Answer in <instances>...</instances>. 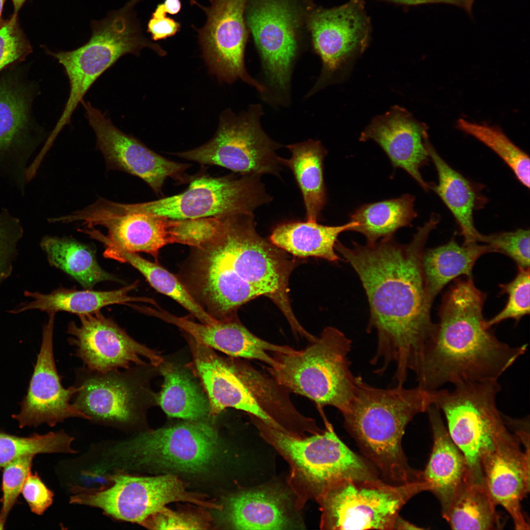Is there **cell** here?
<instances>
[{"instance_id":"obj_1","label":"cell","mask_w":530,"mask_h":530,"mask_svg":"<svg viewBox=\"0 0 530 530\" xmlns=\"http://www.w3.org/2000/svg\"><path fill=\"white\" fill-rule=\"evenodd\" d=\"M440 221L432 213L417 229L412 240L400 243L394 236L371 244L355 241L348 247L337 241L335 248L355 270L366 293L370 309L368 331L375 330L377 348L371 362L376 373L395 365L394 381L403 384L417 368L437 330L432 322L424 276L422 258L430 232Z\"/></svg>"},{"instance_id":"obj_2","label":"cell","mask_w":530,"mask_h":530,"mask_svg":"<svg viewBox=\"0 0 530 530\" xmlns=\"http://www.w3.org/2000/svg\"><path fill=\"white\" fill-rule=\"evenodd\" d=\"M486 294L473 278H457L443 296L439 323L415 373L418 386L434 391L443 385L498 380L527 350L500 341L485 327Z\"/></svg>"},{"instance_id":"obj_3","label":"cell","mask_w":530,"mask_h":530,"mask_svg":"<svg viewBox=\"0 0 530 530\" xmlns=\"http://www.w3.org/2000/svg\"><path fill=\"white\" fill-rule=\"evenodd\" d=\"M434 391L417 386L376 388L360 377L353 398L343 415L345 429L383 478L395 484L423 480L412 468L402 446L405 428L418 414L433 404Z\"/></svg>"},{"instance_id":"obj_4","label":"cell","mask_w":530,"mask_h":530,"mask_svg":"<svg viewBox=\"0 0 530 530\" xmlns=\"http://www.w3.org/2000/svg\"><path fill=\"white\" fill-rule=\"evenodd\" d=\"M221 450L217 432L211 424L186 421L114 444L104 451L97 467L102 473L110 470L200 475L215 467Z\"/></svg>"},{"instance_id":"obj_5","label":"cell","mask_w":530,"mask_h":530,"mask_svg":"<svg viewBox=\"0 0 530 530\" xmlns=\"http://www.w3.org/2000/svg\"><path fill=\"white\" fill-rule=\"evenodd\" d=\"M261 436L288 462V483L295 496L298 511L310 500H317L331 484L344 478L379 479L378 473L366 459L357 454L338 437L331 424L310 436H293L249 415Z\"/></svg>"},{"instance_id":"obj_6","label":"cell","mask_w":530,"mask_h":530,"mask_svg":"<svg viewBox=\"0 0 530 530\" xmlns=\"http://www.w3.org/2000/svg\"><path fill=\"white\" fill-rule=\"evenodd\" d=\"M351 348L349 339L337 328L327 326L304 349L293 353L270 352L275 363L266 370L289 392L315 402L321 415L326 406L343 414L360 378L351 371Z\"/></svg>"},{"instance_id":"obj_7","label":"cell","mask_w":530,"mask_h":530,"mask_svg":"<svg viewBox=\"0 0 530 530\" xmlns=\"http://www.w3.org/2000/svg\"><path fill=\"white\" fill-rule=\"evenodd\" d=\"M135 5L131 0L105 19L94 22L91 37L81 47L57 53L47 50L63 66L70 83L68 100L50 140L54 141L70 124L73 113L93 83L119 58L128 53L137 55L145 47L155 49L140 34L133 16Z\"/></svg>"},{"instance_id":"obj_8","label":"cell","mask_w":530,"mask_h":530,"mask_svg":"<svg viewBox=\"0 0 530 530\" xmlns=\"http://www.w3.org/2000/svg\"><path fill=\"white\" fill-rule=\"evenodd\" d=\"M428 487L424 480L395 484L380 478H344L316 500L323 530H394L399 512L413 497Z\"/></svg>"},{"instance_id":"obj_9","label":"cell","mask_w":530,"mask_h":530,"mask_svg":"<svg viewBox=\"0 0 530 530\" xmlns=\"http://www.w3.org/2000/svg\"><path fill=\"white\" fill-rule=\"evenodd\" d=\"M106 479L108 485L98 488L72 486L70 503L99 508L114 519L139 524L173 502L222 508L204 495L188 491L174 475L144 477L115 471L106 474Z\"/></svg>"},{"instance_id":"obj_10","label":"cell","mask_w":530,"mask_h":530,"mask_svg":"<svg viewBox=\"0 0 530 530\" xmlns=\"http://www.w3.org/2000/svg\"><path fill=\"white\" fill-rule=\"evenodd\" d=\"M435 391L433 405L444 414L449 434L473 473L481 475L480 460L496 438L507 428L497 405L498 380L454 385Z\"/></svg>"},{"instance_id":"obj_11","label":"cell","mask_w":530,"mask_h":530,"mask_svg":"<svg viewBox=\"0 0 530 530\" xmlns=\"http://www.w3.org/2000/svg\"><path fill=\"white\" fill-rule=\"evenodd\" d=\"M253 213L225 216L222 229L234 270L261 295L270 299L288 321L293 332L302 326L296 319L288 295L289 279L294 263L283 250L258 233Z\"/></svg>"},{"instance_id":"obj_12","label":"cell","mask_w":530,"mask_h":530,"mask_svg":"<svg viewBox=\"0 0 530 530\" xmlns=\"http://www.w3.org/2000/svg\"><path fill=\"white\" fill-rule=\"evenodd\" d=\"M261 176L204 175L192 181L183 193L148 202L124 203L122 210L126 212L151 213L177 219L253 213L257 208L272 200Z\"/></svg>"},{"instance_id":"obj_13","label":"cell","mask_w":530,"mask_h":530,"mask_svg":"<svg viewBox=\"0 0 530 530\" xmlns=\"http://www.w3.org/2000/svg\"><path fill=\"white\" fill-rule=\"evenodd\" d=\"M263 114L259 105L251 106L243 113L227 112L221 118L213 138L195 149L175 155L202 165L222 166L241 174L278 176L281 158L279 145L264 132L260 123Z\"/></svg>"},{"instance_id":"obj_14","label":"cell","mask_w":530,"mask_h":530,"mask_svg":"<svg viewBox=\"0 0 530 530\" xmlns=\"http://www.w3.org/2000/svg\"><path fill=\"white\" fill-rule=\"evenodd\" d=\"M143 366L105 373L83 367L76 369L75 385L80 389L72 403L94 423L121 429L130 427L138 420L146 404Z\"/></svg>"},{"instance_id":"obj_15","label":"cell","mask_w":530,"mask_h":530,"mask_svg":"<svg viewBox=\"0 0 530 530\" xmlns=\"http://www.w3.org/2000/svg\"><path fill=\"white\" fill-rule=\"evenodd\" d=\"M78 317L80 325L74 321L68 325L67 333L71 336L68 341L87 370L105 373L133 365L147 366L142 357L156 367L163 361L155 351L134 340L100 311Z\"/></svg>"},{"instance_id":"obj_16","label":"cell","mask_w":530,"mask_h":530,"mask_svg":"<svg viewBox=\"0 0 530 530\" xmlns=\"http://www.w3.org/2000/svg\"><path fill=\"white\" fill-rule=\"evenodd\" d=\"M363 0H351L315 11L309 20L315 49L322 62V83L346 77L353 61L366 49L371 24ZM321 82V83H322Z\"/></svg>"},{"instance_id":"obj_17","label":"cell","mask_w":530,"mask_h":530,"mask_svg":"<svg viewBox=\"0 0 530 530\" xmlns=\"http://www.w3.org/2000/svg\"><path fill=\"white\" fill-rule=\"evenodd\" d=\"M81 103L107 169L139 177L154 192L160 194L167 178L181 179L189 167V164L177 163L156 154L133 136L120 130L90 103L83 100Z\"/></svg>"},{"instance_id":"obj_18","label":"cell","mask_w":530,"mask_h":530,"mask_svg":"<svg viewBox=\"0 0 530 530\" xmlns=\"http://www.w3.org/2000/svg\"><path fill=\"white\" fill-rule=\"evenodd\" d=\"M248 1L211 0L208 7H202L207 20L199 31V41L210 71L218 79L228 82L240 79L262 92L265 87L248 74L244 65L243 14Z\"/></svg>"},{"instance_id":"obj_19","label":"cell","mask_w":530,"mask_h":530,"mask_svg":"<svg viewBox=\"0 0 530 530\" xmlns=\"http://www.w3.org/2000/svg\"><path fill=\"white\" fill-rule=\"evenodd\" d=\"M44 325L42 341L26 395L21 403V409L12 418L20 427L46 424L53 426L70 418L90 421V418L71 402L80 387L76 385L64 388L62 376L57 371L53 356V331L54 314L49 315Z\"/></svg>"},{"instance_id":"obj_20","label":"cell","mask_w":530,"mask_h":530,"mask_svg":"<svg viewBox=\"0 0 530 530\" xmlns=\"http://www.w3.org/2000/svg\"><path fill=\"white\" fill-rule=\"evenodd\" d=\"M519 437L508 427L481 457L483 480L496 505L502 506L516 530H529L521 502L530 491V452L522 450Z\"/></svg>"},{"instance_id":"obj_21","label":"cell","mask_w":530,"mask_h":530,"mask_svg":"<svg viewBox=\"0 0 530 530\" xmlns=\"http://www.w3.org/2000/svg\"><path fill=\"white\" fill-rule=\"evenodd\" d=\"M247 22L270 83L279 89H286L297 49L294 12L282 1L264 0L250 10Z\"/></svg>"},{"instance_id":"obj_22","label":"cell","mask_w":530,"mask_h":530,"mask_svg":"<svg viewBox=\"0 0 530 530\" xmlns=\"http://www.w3.org/2000/svg\"><path fill=\"white\" fill-rule=\"evenodd\" d=\"M427 131V126L408 110L395 106L374 117L361 132L359 140L376 142L395 168L405 170L427 191L431 184L424 180L420 172L430 159L425 146Z\"/></svg>"},{"instance_id":"obj_23","label":"cell","mask_w":530,"mask_h":530,"mask_svg":"<svg viewBox=\"0 0 530 530\" xmlns=\"http://www.w3.org/2000/svg\"><path fill=\"white\" fill-rule=\"evenodd\" d=\"M80 221L84 232L110 248L127 252H144L158 262L160 249L173 243L170 218L147 212H125L87 216Z\"/></svg>"},{"instance_id":"obj_24","label":"cell","mask_w":530,"mask_h":530,"mask_svg":"<svg viewBox=\"0 0 530 530\" xmlns=\"http://www.w3.org/2000/svg\"><path fill=\"white\" fill-rule=\"evenodd\" d=\"M151 315L174 324L197 342L220 351L228 356L259 360L273 367L275 361L270 352L293 353L288 345H278L265 341L249 331L238 318L212 324L195 322L187 317H179L159 308L152 309Z\"/></svg>"},{"instance_id":"obj_25","label":"cell","mask_w":530,"mask_h":530,"mask_svg":"<svg viewBox=\"0 0 530 530\" xmlns=\"http://www.w3.org/2000/svg\"><path fill=\"white\" fill-rule=\"evenodd\" d=\"M228 525L238 530L302 529L288 494L279 488L260 487L229 497L224 506Z\"/></svg>"},{"instance_id":"obj_26","label":"cell","mask_w":530,"mask_h":530,"mask_svg":"<svg viewBox=\"0 0 530 530\" xmlns=\"http://www.w3.org/2000/svg\"><path fill=\"white\" fill-rule=\"evenodd\" d=\"M426 412L433 443L428 461L422 473L428 491L439 500L442 513L449 506L469 468L465 457L452 441L444 424L440 410L432 404Z\"/></svg>"},{"instance_id":"obj_27","label":"cell","mask_w":530,"mask_h":530,"mask_svg":"<svg viewBox=\"0 0 530 530\" xmlns=\"http://www.w3.org/2000/svg\"><path fill=\"white\" fill-rule=\"evenodd\" d=\"M138 281L132 284L110 291H97L91 289L77 290L59 288L48 294L25 291L24 295L33 299L28 303H21L8 313L17 314L29 310H39L49 315L59 311H65L78 315L92 313L112 304H129L132 302H143L154 305V300L128 295L137 287Z\"/></svg>"},{"instance_id":"obj_28","label":"cell","mask_w":530,"mask_h":530,"mask_svg":"<svg viewBox=\"0 0 530 530\" xmlns=\"http://www.w3.org/2000/svg\"><path fill=\"white\" fill-rule=\"evenodd\" d=\"M357 224L351 221L339 226L323 225L317 221L308 220L287 222L273 229L270 241L299 258L315 257L337 263L342 259L335 251L339 235Z\"/></svg>"},{"instance_id":"obj_29","label":"cell","mask_w":530,"mask_h":530,"mask_svg":"<svg viewBox=\"0 0 530 530\" xmlns=\"http://www.w3.org/2000/svg\"><path fill=\"white\" fill-rule=\"evenodd\" d=\"M482 476L468 469L443 517L453 530H490L502 529L501 518L496 509Z\"/></svg>"},{"instance_id":"obj_30","label":"cell","mask_w":530,"mask_h":530,"mask_svg":"<svg viewBox=\"0 0 530 530\" xmlns=\"http://www.w3.org/2000/svg\"><path fill=\"white\" fill-rule=\"evenodd\" d=\"M494 252L488 244L460 246L454 236L445 244L424 252L422 266L428 297L433 303L442 289L460 275L472 278L473 266L482 255Z\"/></svg>"},{"instance_id":"obj_31","label":"cell","mask_w":530,"mask_h":530,"mask_svg":"<svg viewBox=\"0 0 530 530\" xmlns=\"http://www.w3.org/2000/svg\"><path fill=\"white\" fill-rule=\"evenodd\" d=\"M158 367L164 381L155 398L168 416L194 421H205L210 417L207 397L188 369L165 361Z\"/></svg>"},{"instance_id":"obj_32","label":"cell","mask_w":530,"mask_h":530,"mask_svg":"<svg viewBox=\"0 0 530 530\" xmlns=\"http://www.w3.org/2000/svg\"><path fill=\"white\" fill-rule=\"evenodd\" d=\"M425 146L438 176V184H431L430 189L440 197L452 214L464 238L463 244L477 242L480 233L474 223L473 212L477 196L473 185L442 159L428 138Z\"/></svg>"},{"instance_id":"obj_33","label":"cell","mask_w":530,"mask_h":530,"mask_svg":"<svg viewBox=\"0 0 530 530\" xmlns=\"http://www.w3.org/2000/svg\"><path fill=\"white\" fill-rule=\"evenodd\" d=\"M287 147L291 157L281 158V162L293 174L303 196L307 220L317 221L327 201L323 171L326 150L319 141L312 139Z\"/></svg>"},{"instance_id":"obj_34","label":"cell","mask_w":530,"mask_h":530,"mask_svg":"<svg viewBox=\"0 0 530 530\" xmlns=\"http://www.w3.org/2000/svg\"><path fill=\"white\" fill-rule=\"evenodd\" d=\"M40 245L51 265L71 276L85 289L102 281H119L101 267L92 248L74 238L46 236Z\"/></svg>"},{"instance_id":"obj_35","label":"cell","mask_w":530,"mask_h":530,"mask_svg":"<svg viewBox=\"0 0 530 530\" xmlns=\"http://www.w3.org/2000/svg\"><path fill=\"white\" fill-rule=\"evenodd\" d=\"M415 200L414 196L405 194L362 205L350 215V221L357 224L349 231L362 234L369 244L374 243L380 238L394 236L399 229L411 226L417 216L414 208Z\"/></svg>"},{"instance_id":"obj_36","label":"cell","mask_w":530,"mask_h":530,"mask_svg":"<svg viewBox=\"0 0 530 530\" xmlns=\"http://www.w3.org/2000/svg\"><path fill=\"white\" fill-rule=\"evenodd\" d=\"M104 256L120 263H128L136 268L157 291L175 300L200 322L212 324L217 322L196 302L177 275L159 265L148 261L136 253L106 248Z\"/></svg>"},{"instance_id":"obj_37","label":"cell","mask_w":530,"mask_h":530,"mask_svg":"<svg viewBox=\"0 0 530 530\" xmlns=\"http://www.w3.org/2000/svg\"><path fill=\"white\" fill-rule=\"evenodd\" d=\"M23 87L0 82V161L26 143L28 97Z\"/></svg>"},{"instance_id":"obj_38","label":"cell","mask_w":530,"mask_h":530,"mask_svg":"<svg viewBox=\"0 0 530 530\" xmlns=\"http://www.w3.org/2000/svg\"><path fill=\"white\" fill-rule=\"evenodd\" d=\"M457 127L489 147L511 169L518 180L530 187V158L499 128L460 118Z\"/></svg>"},{"instance_id":"obj_39","label":"cell","mask_w":530,"mask_h":530,"mask_svg":"<svg viewBox=\"0 0 530 530\" xmlns=\"http://www.w3.org/2000/svg\"><path fill=\"white\" fill-rule=\"evenodd\" d=\"M74 438L61 430L44 435L18 437L0 432V468L22 456L37 453H75L71 445Z\"/></svg>"},{"instance_id":"obj_40","label":"cell","mask_w":530,"mask_h":530,"mask_svg":"<svg viewBox=\"0 0 530 530\" xmlns=\"http://www.w3.org/2000/svg\"><path fill=\"white\" fill-rule=\"evenodd\" d=\"M518 272L512 281L500 285V294L507 293L508 299L505 307L492 318L485 322V327L490 328L505 319L512 318L519 322L520 319L530 314V268L518 267Z\"/></svg>"},{"instance_id":"obj_41","label":"cell","mask_w":530,"mask_h":530,"mask_svg":"<svg viewBox=\"0 0 530 530\" xmlns=\"http://www.w3.org/2000/svg\"><path fill=\"white\" fill-rule=\"evenodd\" d=\"M530 230L519 229L485 235L480 234L478 242L490 245L494 252L504 254L517 264L518 267L530 268Z\"/></svg>"},{"instance_id":"obj_42","label":"cell","mask_w":530,"mask_h":530,"mask_svg":"<svg viewBox=\"0 0 530 530\" xmlns=\"http://www.w3.org/2000/svg\"><path fill=\"white\" fill-rule=\"evenodd\" d=\"M211 521L200 510L174 511L165 506L139 525L151 530H204L210 528Z\"/></svg>"},{"instance_id":"obj_43","label":"cell","mask_w":530,"mask_h":530,"mask_svg":"<svg viewBox=\"0 0 530 530\" xmlns=\"http://www.w3.org/2000/svg\"><path fill=\"white\" fill-rule=\"evenodd\" d=\"M222 216L171 219L170 231L174 243L197 247L216 232Z\"/></svg>"},{"instance_id":"obj_44","label":"cell","mask_w":530,"mask_h":530,"mask_svg":"<svg viewBox=\"0 0 530 530\" xmlns=\"http://www.w3.org/2000/svg\"><path fill=\"white\" fill-rule=\"evenodd\" d=\"M33 455L20 456L4 467L2 477V508L0 520L4 524L24 484L30 474Z\"/></svg>"},{"instance_id":"obj_45","label":"cell","mask_w":530,"mask_h":530,"mask_svg":"<svg viewBox=\"0 0 530 530\" xmlns=\"http://www.w3.org/2000/svg\"><path fill=\"white\" fill-rule=\"evenodd\" d=\"M28 40L14 14L0 26V71L15 61L22 60L31 52Z\"/></svg>"},{"instance_id":"obj_46","label":"cell","mask_w":530,"mask_h":530,"mask_svg":"<svg viewBox=\"0 0 530 530\" xmlns=\"http://www.w3.org/2000/svg\"><path fill=\"white\" fill-rule=\"evenodd\" d=\"M23 234L18 219L7 212H0V287L11 274Z\"/></svg>"},{"instance_id":"obj_47","label":"cell","mask_w":530,"mask_h":530,"mask_svg":"<svg viewBox=\"0 0 530 530\" xmlns=\"http://www.w3.org/2000/svg\"><path fill=\"white\" fill-rule=\"evenodd\" d=\"M22 492L31 511L36 514H43L52 504L53 493L36 475L28 476Z\"/></svg>"},{"instance_id":"obj_48","label":"cell","mask_w":530,"mask_h":530,"mask_svg":"<svg viewBox=\"0 0 530 530\" xmlns=\"http://www.w3.org/2000/svg\"><path fill=\"white\" fill-rule=\"evenodd\" d=\"M181 27L180 23L170 17H153L148 24V31L151 34L152 39L159 40L175 34Z\"/></svg>"},{"instance_id":"obj_49","label":"cell","mask_w":530,"mask_h":530,"mask_svg":"<svg viewBox=\"0 0 530 530\" xmlns=\"http://www.w3.org/2000/svg\"><path fill=\"white\" fill-rule=\"evenodd\" d=\"M386 1L399 4L408 5H419L427 3H443L453 4L465 9L471 13L475 0H384Z\"/></svg>"},{"instance_id":"obj_50","label":"cell","mask_w":530,"mask_h":530,"mask_svg":"<svg viewBox=\"0 0 530 530\" xmlns=\"http://www.w3.org/2000/svg\"><path fill=\"white\" fill-rule=\"evenodd\" d=\"M160 5L166 14H176L181 9V3L180 0H165Z\"/></svg>"},{"instance_id":"obj_51","label":"cell","mask_w":530,"mask_h":530,"mask_svg":"<svg viewBox=\"0 0 530 530\" xmlns=\"http://www.w3.org/2000/svg\"><path fill=\"white\" fill-rule=\"evenodd\" d=\"M422 528L417 527L416 525L406 521L399 516L398 517L395 522L394 530H421Z\"/></svg>"},{"instance_id":"obj_52","label":"cell","mask_w":530,"mask_h":530,"mask_svg":"<svg viewBox=\"0 0 530 530\" xmlns=\"http://www.w3.org/2000/svg\"><path fill=\"white\" fill-rule=\"evenodd\" d=\"M14 8V13L17 14L18 11L21 8L24 2L26 0H11Z\"/></svg>"},{"instance_id":"obj_53","label":"cell","mask_w":530,"mask_h":530,"mask_svg":"<svg viewBox=\"0 0 530 530\" xmlns=\"http://www.w3.org/2000/svg\"><path fill=\"white\" fill-rule=\"evenodd\" d=\"M4 1V0H0V26L2 25L3 22L4 21L2 18V12Z\"/></svg>"},{"instance_id":"obj_54","label":"cell","mask_w":530,"mask_h":530,"mask_svg":"<svg viewBox=\"0 0 530 530\" xmlns=\"http://www.w3.org/2000/svg\"><path fill=\"white\" fill-rule=\"evenodd\" d=\"M3 526L4 524L0 520V530H2L3 529Z\"/></svg>"}]
</instances>
